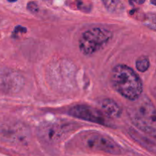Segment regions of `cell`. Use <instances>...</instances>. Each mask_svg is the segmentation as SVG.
Wrapping results in <instances>:
<instances>
[{
    "label": "cell",
    "mask_w": 156,
    "mask_h": 156,
    "mask_svg": "<svg viewBox=\"0 0 156 156\" xmlns=\"http://www.w3.org/2000/svg\"><path fill=\"white\" fill-rule=\"evenodd\" d=\"M129 108V117L143 132L156 134V108L149 98L140 97Z\"/></svg>",
    "instance_id": "obj_2"
},
{
    "label": "cell",
    "mask_w": 156,
    "mask_h": 156,
    "mask_svg": "<svg viewBox=\"0 0 156 156\" xmlns=\"http://www.w3.org/2000/svg\"><path fill=\"white\" fill-rule=\"evenodd\" d=\"M151 3L154 5H156V0H151Z\"/></svg>",
    "instance_id": "obj_15"
},
{
    "label": "cell",
    "mask_w": 156,
    "mask_h": 156,
    "mask_svg": "<svg viewBox=\"0 0 156 156\" xmlns=\"http://www.w3.org/2000/svg\"><path fill=\"white\" fill-rule=\"evenodd\" d=\"M19 84L18 77L14 73L10 72L0 71V88L6 90H14L15 89V85L18 87Z\"/></svg>",
    "instance_id": "obj_8"
},
{
    "label": "cell",
    "mask_w": 156,
    "mask_h": 156,
    "mask_svg": "<svg viewBox=\"0 0 156 156\" xmlns=\"http://www.w3.org/2000/svg\"><path fill=\"white\" fill-rule=\"evenodd\" d=\"M7 1L10 2H16L17 0H7Z\"/></svg>",
    "instance_id": "obj_18"
},
{
    "label": "cell",
    "mask_w": 156,
    "mask_h": 156,
    "mask_svg": "<svg viewBox=\"0 0 156 156\" xmlns=\"http://www.w3.org/2000/svg\"><path fill=\"white\" fill-rule=\"evenodd\" d=\"M149 65H150L149 60L146 56H141V57H140L137 59L136 62V69L140 72H142V73L146 72L149 69Z\"/></svg>",
    "instance_id": "obj_10"
},
{
    "label": "cell",
    "mask_w": 156,
    "mask_h": 156,
    "mask_svg": "<svg viewBox=\"0 0 156 156\" xmlns=\"http://www.w3.org/2000/svg\"><path fill=\"white\" fill-rule=\"evenodd\" d=\"M27 9L30 11L32 13H36L39 10V7H38V5L37 4L34 2H30L27 3Z\"/></svg>",
    "instance_id": "obj_12"
},
{
    "label": "cell",
    "mask_w": 156,
    "mask_h": 156,
    "mask_svg": "<svg viewBox=\"0 0 156 156\" xmlns=\"http://www.w3.org/2000/svg\"><path fill=\"white\" fill-rule=\"evenodd\" d=\"M82 143L88 149L111 155H120L122 148L112 138L100 133H88L82 136Z\"/></svg>",
    "instance_id": "obj_4"
},
{
    "label": "cell",
    "mask_w": 156,
    "mask_h": 156,
    "mask_svg": "<svg viewBox=\"0 0 156 156\" xmlns=\"http://www.w3.org/2000/svg\"><path fill=\"white\" fill-rule=\"evenodd\" d=\"M111 82L116 91L128 100L136 101L141 97L143 82L140 76L126 65H118L111 73Z\"/></svg>",
    "instance_id": "obj_1"
},
{
    "label": "cell",
    "mask_w": 156,
    "mask_h": 156,
    "mask_svg": "<svg viewBox=\"0 0 156 156\" xmlns=\"http://www.w3.org/2000/svg\"><path fill=\"white\" fill-rule=\"evenodd\" d=\"M103 113L111 118H117L121 114V108L112 99H104L101 103Z\"/></svg>",
    "instance_id": "obj_7"
},
{
    "label": "cell",
    "mask_w": 156,
    "mask_h": 156,
    "mask_svg": "<svg viewBox=\"0 0 156 156\" xmlns=\"http://www.w3.org/2000/svg\"><path fill=\"white\" fill-rule=\"evenodd\" d=\"M19 32H21V33L26 32V28L25 27H21V26H18L17 27H15V30H14V32H13V35L17 34H18Z\"/></svg>",
    "instance_id": "obj_13"
},
{
    "label": "cell",
    "mask_w": 156,
    "mask_h": 156,
    "mask_svg": "<svg viewBox=\"0 0 156 156\" xmlns=\"http://www.w3.org/2000/svg\"><path fill=\"white\" fill-rule=\"evenodd\" d=\"M112 37L110 30L101 27H94L82 34L79 41V50L82 54L89 56L105 47Z\"/></svg>",
    "instance_id": "obj_3"
},
{
    "label": "cell",
    "mask_w": 156,
    "mask_h": 156,
    "mask_svg": "<svg viewBox=\"0 0 156 156\" xmlns=\"http://www.w3.org/2000/svg\"><path fill=\"white\" fill-rule=\"evenodd\" d=\"M136 1V0H129V3H130L131 5H134L135 4Z\"/></svg>",
    "instance_id": "obj_14"
},
{
    "label": "cell",
    "mask_w": 156,
    "mask_h": 156,
    "mask_svg": "<svg viewBox=\"0 0 156 156\" xmlns=\"http://www.w3.org/2000/svg\"><path fill=\"white\" fill-rule=\"evenodd\" d=\"M143 23L147 27L156 31V14H146L144 16V18H143Z\"/></svg>",
    "instance_id": "obj_9"
},
{
    "label": "cell",
    "mask_w": 156,
    "mask_h": 156,
    "mask_svg": "<svg viewBox=\"0 0 156 156\" xmlns=\"http://www.w3.org/2000/svg\"><path fill=\"white\" fill-rule=\"evenodd\" d=\"M154 97H155V98L156 100V87H155V90H154Z\"/></svg>",
    "instance_id": "obj_17"
},
{
    "label": "cell",
    "mask_w": 156,
    "mask_h": 156,
    "mask_svg": "<svg viewBox=\"0 0 156 156\" xmlns=\"http://www.w3.org/2000/svg\"><path fill=\"white\" fill-rule=\"evenodd\" d=\"M69 114L73 117L81 120H87L99 124H106V119L98 110L85 105H79L73 107L69 111Z\"/></svg>",
    "instance_id": "obj_5"
},
{
    "label": "cell",
    "mask_w": 156,
    "mask_h": 156,
    "mask_svg": "<svg viewBox=\"0 0 156 156\" xmlns=\"http://www.w3.org/2000/svg\"><path fill=\"white\" fill-rule=\"evenodd\" d=\"M152 150H155V152H156V148H152Z\"/></svg>",
    "instance_id": "obj_19"
},
{
    "label": "cell",
    "mask_w": 156,
    "mask_h": 156,
    "mask_svg": "<svg viewBox=\"0 0 156 156\" xmlns=\"http://www.w3.org/2000/svg\"><path fill=\"white\" fill-rule=\"evenodd\" d=\"M107 10L111 12H114L120 5V0H101Z\"/></svg>",
    "instance_id": "obj_11"
},
{
    "label": "cell",
    "mask_w": 156,
    "mask_h": 156,
    "mask_svg": "<svg viewBox=\"0 0 156 156\" xmlns=\"http://www.w3.org/2000/svg\"><path fill=\"white\" fill-rule=\"evenodd\" d=\"M67 131L68 129L66 126L56 123H48L41 126L39 134L44 141L50 143H55L60 141Z\"/></svg>",
    "instance_id": "obj_6"
},
{
    "label": "cell",
    "mask_w": 156,
    "mask_h": 156,
    "mask_svg": "<svg viewBox=\"0 0 156 156\" xmlns=\"http://www.w3.org/2000/svg\"><path fill=\"white\" fill-rule=\"evenodd\" d=\"M145 2H146V0H139V3H140V4H143Z\"/></svg>",
    "instance_id": "obj_16"
}]
</instances>
